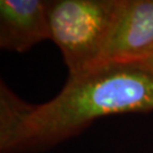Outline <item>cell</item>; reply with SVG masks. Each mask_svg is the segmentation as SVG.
Here are the masks:
<instances>
[{"label":"cell","instance_id":"4","mask_svg":"<svg viewBox=\"0 0 153 153\" xmlns=\"http://www.w3.org/2000/svg\"><path fill=\"white\" fill-rule=\"evenodd\" d=\"M50 39L45 0H0V47L24 52Z\"/></svg>","mask_w":153,"mask_h":153},{"label":"cell","instance_id":"2","mask_svg":"<svg viewBox=\"0 0 153 153\" xmlns=\"http://www.w3.org/2000/svg\"><path fill=\"white\" fill-rule=\"evenodd\" d=\"M119 0H45L50 39L77 76L98 65Z\"/></svg>","mask_w":153,"mask_h":153},{"label":"cell","instance_id":"1","mask_svg":"<svg viewBox=\"0 0 153 153\" xmlns=\"http://www.w3.org/2000/svg\"><path fill=\"white\" fill-rule=\"evenodd\" d=\"M153 110V76L135 62H107L68 81L48 102L30 104L1 81L0 151L49 149L105 116Z\"/></svg>","mask_w":153,"mask_h":153},{"label":"cell","instance_id":"5","mask_svg":"<svg viewBox=\"0 0 153 153\" xmlns=\"http://www.w3.org/2000/svg\"><path fill=\"white\" fill-rule=\"evenodd\" d=\"M135 64L141 66L143 69H145L149 74H151L153 76V50L149 55L145 56L144 58H142L141 60L135 61Z\"/></svg>","mask_w":153,"mask_h":153},{"label":"cell","instance_id":"3","mask_svg":"<svg viewBox=\"0 0 153 153\" xmlns=\"http://www.w3.org/2000/svg\"><path fill=\"white\" fill-rule=\"evenodd\" d=\"M153 50V0H119L98 65L135 62Z\"/></svg>","mask_w":153,"mask_h":153}]
</instances>
